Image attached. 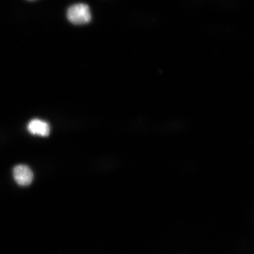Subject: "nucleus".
<instances>
[{
	"label": "nucleus",
	"mask_w": 254,
	"mask_h": 254,
	"mask_svg": "<svg viewBox=\"0 0 254 254\" xmlns=\"http://www.w3.org/2000/svg\"><path fill=\"white\" fill-rule=\"evenodd\" d=\"M66 17L71 23L82 25L90 23L91 14L89 6L82 3L74 4L68 9Z\"/></svg>",
	"instance_id": "obj_1"
},
{
	"label": "nucleus",
	"mask_w": 254,
	"mask_h": 254,
	"mask_svg": "<svg viewBox=\"0 0 254 254\" xmlns=\"http://www.w3.org/2000/svg\"><path fill=\"white\" fill-rule=\"evenodd\" d=\"M14 180L18 185L27 186L33 182V173L30 168L25 165H19L13 170Z\"/></svg>",
	"instance_id": "obj_2"
},
{
	"label": "nucleus",
	"mask_w": 254,
	"mask_h": 254,
	"mask_svg": "<svg viewBox=\"0 0 254 254\" xmlns=\"http://www.w3.org/2000/svg\"><path fill=\"white\" fill-rule=\"evenodd\" d=\"M28 129L31 134L41 136H48L50 133L49 125L39 120H32L28 126Z\"/></svg>",
	"instance_id": "obj_3"
},
{
	"label": "nucleus",
	"mask_w": 254,
	"mask_h": 254,
	"mask_svg": "<svg viewBox=\"0 0 254 254\" xmlns=\"http://www.w3.org/2000/svg\"><path fill=\"white\" fill-rule=\"evenodd\" d=\"M29 1H34V0H29Z\"/></svg>",
	"instance_id": "obj_4"
}]
</instances>
